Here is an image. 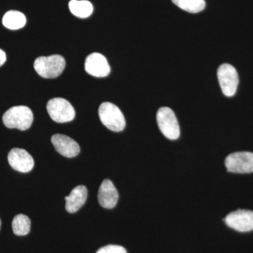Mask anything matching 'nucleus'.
<instances>
[{
    "mask_svg": "<svg viewBox=\"0 0 253 253\" xmlns=\"http://www.w3.org/2000/svg\"><path fill=\"white\" fill-rule=\"evenodd\" d=\"M2 121L4 126L9 129L27 130L33 122V113L27 106H14L5 112Z\"/></svg>",
    "mask_w": 253,
    "mask_h": 253,
    "instance_id": "obj_1",
    "label": "nucleus"
},
{
    "mask_svg": "<svg viewBox=\"0 0 253 253\" xmlns=\"http://www.w3.org/2000/svg\"><path fill=\"white\" fill-rule=\"evenodd\" d=\"M66 67V61L61 55L41 56L35 61L34 68L42 78H56L59 77Z\"/></svg>",
    "mask_w": 253,
    "mask_h": 253,
    "instance_id": "obj_2",
    "label": "nucleus"
},
{
    "mask_svg": "<svg viewBox=\"0 0 253 253\" xmlns=\"http://www.w3.org/2000/svg\"><path fill=\"white\" fill-rule=\"evenodd\" d=\"M99 116L100 121L110 130L118 132L126 127V120L123 113L112 103L104 102L100 105Z\"/></svg>",
    "mask_w": 253,
    "mask_h": 253,
    "instance_id": "obj_3",
    "label": "nucleus"
},
{
    "mask_svg": "<svg viewBox=\"0 0 253 253\" xmlns=\"http://www.w3.org/2000/svg\"><path fill=\"white\" fill-rule=\"evenodd\" d=\"M158 127L163 135L170 140H176L180 135V128L174 113L168 107L158 110L156 116Z\"/></svg>",
    "mask_w": 253,
    "mask_h": 253,
    "instance_id": "obj_4",
    "label": "nucleus"
},
{
    "mask_svg": "<svg viewBox=\"0 0 253 253\" xmlns=\"http://www.w3.org/2000/svg\"><path fill=\"white\" fill-rule=\"evenodd\" d=\"M46 109L50 118L56 123L71 122L76 116V111L72 105L63 98L49 100L46 105Z\"/></svg>",
    "mask_w": 253,
    "mask_h": 253,
    "instance_id": "obj_5",
    "label": "nucleus"
},
{
    "mask_svg": "<svg viewBox=\"0 0 253 253\" xmlns=\"http://www.w3.org/2000/svg\"><path fill=\"white\" fill-rule=\"evenodd\" d=\"M217 78L223 94L228 97L234 96L239 83L236 68L228 63L221 65L217 70Z\"/></svg>",
    "mask_w": 253,
    "mask_h": 253,
    "instance_id": "obj_6",
    "label": "nucleus"
},
{
    "mask_svg": "<svg viewBox=\"0 0 253 253\" xmlns=\"http://www.w3.org/2000/svg\"><path fill=\"white\" fill-rule=\"evenodd\" d=\"M225 166L228 172L239 174L253 172V153H233L226 157Z\"/></svg>",
    "mask_w": 253,
    "mask_h": 253,
    "instance_id": "obj_7",
    "label": "nucleus"
},
{
    "mask_svg": "<svg viewBox=\"0 0 253 253\" xmlns=\"http://www.w3.org/2000/svg\"><path fill=\"white\" fill-rule=\"evenodd\" d=\"M224 221L226 225L239 232L253 231V212L246 210H238L229 213Z\"/></svg>",
    "mask_w": 253,
    "mask_h": 253,
    "instance_id": "obj_8",
    "label": "nucleus"
},
{
    "mask_svg": "<svg viewBox=\"0 0 253 253\" xmlns=\"http://www.w3.org/2000/svg\"><path fill=\"white\" fill-rule=\"evenodd\" d=\"M84 68L88 74L96 78L106 77L111 72L107 59L99 53H93L86 58Z\"/></svg>",
    "mask_w": 253,
    "mask_h": 253,
    "instance_id": "obj_9",
    "label": "nucleus"
},
{
    "mask_svg": "<svg viewBox=\"0 0 253 253\" xmlns=\"http://www.w3.org/2000/svg\"><path fill=\"white\" fill-rule=\"evenodd\" d=\"M10 166L18 172H30L34 167V160L26 150L15 148L8 155Z\"/></svg>",
    "mask_w": 253,
    "mask_h": 253,
    "instance_id": "obj_10",
    "label": "nucleus"
},
{
    "mask_svg": "<svg viewBox=\"0 0 253 253\" xmlns=\"http://www.w3.org/2000/svg\"><path fill=\"white\" fill-rule=\"evenodd\" d=\"M51 140L56 151L65 157H76L81 151L79 144L74 139L64 134H54L51 136Z\"/></svg>",
    "mask_w": 253,
    "mask_h": 253,
    "instance_id": "obj_11",
    "label": "nucleus"
},
{
    "mask_svg": "<svg viewBox=\"0 0 253 253\" xmlns=\"http://www.w3.org/2000/svg\"><path fill=\"white\" fill-rule=\"evenodd\" d=\"M119 195L112 181L105 179L100 186L98 201L103 208L112 209L117 204Z\"/></svg>",
    "mask_w": 253,
    "mask_h": 253,
    "instance_id": "obj_12",
    "label": "nucleus"
},
{
    "mask_svg": "<svg viewBox=\"0 0 253 253\" xmlns=\"http://www.w3.org/2000/svg\"><path fill=\"white\" fill-rule=\"evenodd\" d=\"M87 189L85 186H76L71 191L69 196L66 197V209L69 213H75L79 211L85 204L87 198Z\"/></svg>",
    "mask_w": 253,
    "mask_h": 253,
    "instance_id": "obj_13",
    "label": "nucleus"
},
{
    "mask_svg": "<svg viewBox=\"0 0 253 253\" xmlns=\"http://www.w3.org/2000/svg\"><path fill=\"white\" fill-rule=\"evenodd\" d=\"M4 26L8 29H21L26 24V18L23 13L18 11H9L4 14L2 18Z\"/></svg>",
    "mask_w": 253,
    "mask_h": 253,
    "instance_id": "obj_14",
    "label": "nucleus"
},
{
    "mask_svg": "<svg viewBox=\"0 0 253 253\" xmlns=\"http://www.w3.org/2000/svg\"><path fill=\"white\" fill-rule=\"evenodd\" d=\"M69 9L74 16L78 18H86L92 14V4L86 0H71L69 2Z\"/></svg>",
    "mask_w": 253,
    "mask_h": 253,
    "instance_id": "obj_15",
    "label": "nucleus"
},
{
    "mask_svg": "<svg viewBox=\"0 0 253 253\" xmlns=\"http://www.w3.org/2000/svg\"><path fill=\"white\" fill-rule=\"evenodd\" d=\"M31 219L25 214H17L12 221V229L15 235L26 236L31 231Z\"/></svg>",
    "mask_w": 253,
    "mask_h": 253,
    "instance_id": "obj_16",
    "label": "nucleus"
},
{
    "mask_svg": "<svg viewBox=\"0 0 253 253\" xmlns=\"http://www.w3.org/2000/svg\"><path fill=\"white\" fill-rule=\"evenodd\" d=\"M172 1L178 7L192 14L201 12L206 8L205 0H172Z\"/></svg>",
    "mask_w": 253,
    "mask_h": 253,
    "instance_id": "obj_17",
    "label": "nucleus"
},
{
    "mask_svg": "<svg viewBox=\"0 0 253 253\" xmlns=\"http://www.w3.org/2000/svg\"><path fill=\"white\" fill-rule=\"evenodd\" d=\"M96 253H127L124 248L117 245H109L101 248Z\"/></svg>",
    "mask_w": 253,
    "mask_h": 253,
    "instance_id": "obj_18",
    "label": "nucleus"
},
{
    "mask_svg": "<svg viewBox=\"0 0 253 253\" xmlns=\"http://www.w3.org/2000/svg\"><path fill=\"white\" fill-rule=\"evenodd\" d=\"M6 53L2 49H0V67L6 62Z\"/></svg>",
    "mask_w": 253,
    "mask_h": 253,
    "instance_id": "obj_19",
    "label": "nucleus"
},
{
    "mask_svg": "<svg viewBox=\"0 0 253 253\" xmlns=\"http://www.w3.org/2000/svg\"><path fill=\"white\" fill-rule=\"evenodd\" d=\"M1 219H0V229H1Z\"/></svg>",
    "mask_w": 253,
    "mask_h": 253,
    "instance_id": "obj_20",
    "label": "nucleus"
}]
</instances>
